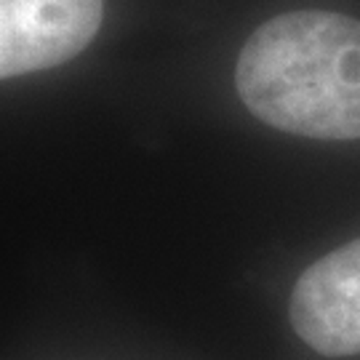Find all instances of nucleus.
<instances>
[{"mask_svg": "<svg viewBox=\"0 0 360 360\" xmlns=\"http://www.w3.org/2000/svg\"><path fill=\"white\" fill-rule=\"evenodd\" d=\"M243 104L267 126L307 139H360V22L331 11L275 16L235 67Z\"/></svg>", "mask_w": 360, "mask_h": 360, "instance_id": "1", "label": "nucleus"}, {"mask_svg": "<svg viewBox=\"0 0 360 360\" xmlns=\"http://www.w3.org/2000/svg\"><path fill=\"white\" fill-rule=\"evenodd\" d=\"M102 19L104 0H0V80L70 62Z\"/></svg>", "mask_w": 360, "mask_h": 360, "instance_id": "2", "label": "nucleus"}, {"mask_svg": "<svg viewBox=\"0 0 360 360\" xmlns=\"http://www.w3.org/2000/svg\"><path fill=\"white\" fill-rule=\"evenodd\" d=\"M288 312L294 331L315 352L360 355V238L302 272Z\"/></svg>", "mask_w": 360, "mask_h": 360, "instance_id": "3", "label": "nucleus"}]
</instances>
